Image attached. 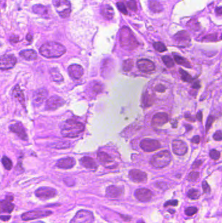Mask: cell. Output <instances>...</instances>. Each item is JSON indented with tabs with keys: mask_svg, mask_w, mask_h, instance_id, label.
Returning <instances> with one entry per match:
<instances>
[{
	"mask_svg": "<svg viewBox=\"0 0 222 223\" xmlns=\"http://www.w3.org/2000/svg\"><path fill=\"white\" fill-rule=\"evenodd\" d=\"M200 192L197 189H191L188 192V197L191 200H197L200 197Z\"/></svg>",
	"mask_w": 222,
	"mask_h": 223,
	"instance_id": "obj_34",
	"label": "cell"
},
{
	"mask_svg": "<svg viewBox=\"0 0 222 223\" xmlns=\"http://www.w3.org/2000/svg\"><path fill=\"white\" fill-rule=\"evenodd\" d=\"M11 219V216H1V219L4 221H7Z\"/></svg>",
	"mask_w": 222,
	"mask_h": 223,
	"instance_id": "obj_56",
	"label": "cell"
},
{
	"mask_svg": "<svg viewBox=\"0 0 222 223\" xmlns=\"http://www.w3.org/2000/svg\"><path fill=\"white\" fill-rule=\"evenodd\" d=\"M191 142L194 144H199L200 142V137L199 136L194 137L192 139H191Z\"/></svg>",
	"mask_w": 222,
	"mask_h": 223,
	"instance_id": "obj_52",
	"label": "cell"
},
{
	"mask_svg": "<svg viewBox=\"0 0 222 223\" xmlns=\"http://www.w3.org/2000/svg\"><path fill=\"white\" fill-rule=\"evenodd\" d=\"M162 59L163 62L165 63L168 68H172L174 67V61L173 59L171 58V57L168 56H164L162 57Z\"/></svg>",
	"mask_w": 222,
	"mask_h": 223,
	"instance_id": "obj_36",
	"label": "cell"
},
{
	"mask_svg": "<svg viewBox=\"0 0 222 223\" xmlns=\"http://www.w3.org/2000/svg\"><path fill=\"white\" fill-rule=\"evenodd\" d=\"M101 13L102 16L107 20H111L113 19L114 15V11L113 8L109 5H105L102 8Z\"/></svg>",
	"mask_w": 222,
	"mask_h": 223,
	"instance_id": "obj_26",
	"label": "cell"
},
{
	"mask_svg": "<svg viewBox=\"0 0 222 223\" xmlns=\"http://www.w3.org/2000/svg\"><path fill=\"white\" fill-rule=\"evenodd\" d=\"M199 173L197 172H191L188 175V179L190 182H196V181L199 178Z\"/></svg>",
	"mask_w": 222,
	"mask_h": 223,
	"instance_id": "obj_41",
	"label": "cell"
},
{
	"mask_svg": "<svg viewBox=\"0 0 222 223\" xmlns=\"http://www.w3.org/2000/svg\"><path fill=\"white\" fill-rule=\"evenodd\" d=\"M117 7L118 9L121 12L122 14H128V11L127 10V8H126L125 5L122 2H118L117 4Z\"/></svg>",
	"mask_w": 222,
	"mask_h": 223,
	"instance_id": "obj_43",
	"label": "cell"
},
{
	"mask_svg": "<svg viewBox=\"0 0 222 223\" xmlns=\"http://www.w3.org/2000/svg\"><path fill=\"white\" fill-rule=\"evenodd\" d=\"M120 43L125 49L132 50L137 45L136 39L132 32L127 27H123L120 32Z\"/></svg>",
	"mask_w": 222,
	"mask_h": 223,
	"instance_id": "obj_3",
	"label": "cell"
},
{
	"mask_svg": "<svg viewBox=\"0 0 222 223\" xmlns=\"http://www.w3.org/2000/svg\"><path fill=\"white\" fill-rule=\"evenodd\" d=\"M13 94L14 97L16 99H17L20 103L23 105V106H24V102H25L24 95H23L22 91L20 89V87L18 86H16L14 87Z\"/></svg>",
	"mask_w": 222,
	"mask_h": 223,
	"instance_id": "obj_30",
	"label": "cell"
},
{
	"mask_svg": "<svg viewBox=\"0 0 222 223\" xmlns=\"http://www.w3.org/2000/svg\"><path fill=\"white\" fill-rule=\"evenodd\" d=\"M65 101L62 98L58 96H52L48 99L46 102V109L48 110H54L64 104Z\"/></svg>",
	"mask_w": 222,
	"mask_h": 223,
	"instance_id": "obj_13",
	"label": "cell"
},
{
	"mask_svg": "<svg viewBox=\"0 0 222 223\" xmlns=\"http://www.w3.org/2000/svg\"><path fill=\"white\" fill-rule=\"evenodd\" d=\"M2 164L4 165V167H5V169H7V170H10L12 167H13V163H12V161L9 159L7 157H3L2 158Z\"/></svg>",
	"mask_w": 222,
	"mask_h": 223,
	"instance_id": "obj_37",
	"label": "cell"
},
{
	"mask_svg": "<svg viewBox=\"0 0 222 223\" xmlns=\"http://www.w3.org/2000/svg\"><path fill=\"white\" fill-rule=\"evenodd\" d=\"M155 89L156 91L159 92V93H164L165 91H166V87H165L164 85L163 84H158V85L155 87Z\"/></svg>",
	"mask_w": 222,
	"mask_h": 223,
	"instance_id": "obj_50",
	"label": "cell"
},
{
	"mask_svg": "<svg viewBox=\"0 0 222 223\" xmlns=\"http://www.w3.org/2000/svg\"><path fill=\"white\" fill-rule=\"evenodd\" d=\"M92 91L96 93H98L102 90V86L100 83L93 82V85L92 86Z\"/></svg>",
	"mask_w": 222,
	"mask_h": 223,
	"instance_id": "obj_45",
	"label": "cell"
},
{
	"mask_svg": "<svg viewBox=\"0 0 222 223\" xmlns=\"http://www.w3.org/2000/svg\"><path fill=\"white\" fill-rule=\"evenodd\" d=\"M210 157H211V159H212L213 160H218L220 157V153L217 150L212 149L211 151V152H210Z\"/></svg>",
	"mask_w": 222,
	"mask_h": 223,
	"instance_id": "obj_42",
	"label": "cell"
},
{
	"mask_svg": "<svg viewBox=\"0 0 222 223\" xmlns=\"http://www.w3.org/2000/svg\"><path fill=\"white\" fill-rule=\"evenodd\" d=\"M206 38H210L208 39L209 41H214V40H216V36H214V35H207V36H206Z\"/></svg>",
	"mask_w": 222,
	"mask_h": 223,
	"instance_id": "obj_58",
	"label": "cell"
},
{
	"mask_svg": "<svg viewBox=\"0 0 222 223\" xmlns=\"http://www.w3.org/2000/svg\"><path fill=\"white\" fill-rule=\"evenodd\" d=\"M154 102V99H153L152 97L149 95V93H145V95L143 97V104L145 106H150L153 104Z\"/></svg>",
	"mask_w": 222,
	"mask_h": 223,
	"instance_id": "obj_35",
	"label": "cell"
},
{
	"mask_svg": "<svg viewBox=\"0 0 222 223\" xmlns=\"http://www.w3.org/2000/svg\"><path fill=\"white\" fill-rule=\"evenodd\" d=\"M174 59H175V61L179 65L184 66V67L186 68H191V65L190 62L187 59L183 58V57L178 55H174Z\"/></svg>",
	"mask_w": 222,
	"mask_h": 223,
	"instance_id": "obj_31",
	"label": "cell"
},
{
	"mask_svg": "<svg viewBox=\"0 0 222 223\" xmlns=\"http://www.w3.org/2000/svg\"><path fill=\"white\" fill-rule=\"evenodd\" d=\"M171 159V155L168 151H163L152 157L151 163L155 168H162L170 164Z\"/></svg>",
	"mask_w": 222,
	"mask_h": 223,
	"instance_id": "obj_4",
	"label": "cell"
},
{
	"mask_svg": "<svg viewBox=\"0 0 222 223\" xmlns=\"http://www.w3.org/2000/svg\"><path fill=\"white\" fill-rule=\"evenodd\" d=\"M94 221V215L88 210L82 209L76 213L72 219L70 223H92Z\"/></svg>",
	"mask_w": 222,
	"mask_h": 223,
	"instance_id": "obj_6",
	"label": "cell"
},
{
	"mask_svg": "<svg viewBox=\"0 0 222 223\" xmlns=\"http://www.w3.org/2000/svg\"><path fill=\"white\" fill-rule=\"evenodd\" d=\"M68 74L74 79L78 80L82 76L83 69L82 66L79 65H72L68 68Z\"/></svg>",
	"mask_w": 222,
	"mask_h": 223,
	"instance_id": "obj_20",
	"label": "cell"
},
{
	"mask_svg": "<svg viewBox=\"0 0 222 223\" xmlns=\"http://www.w3.org/2000/svg\"><path fill=\"white\" fill-rule=\"evenodd\" d=\"M52 4L60 16L67 18L71 12V5L68 0H52Z\"/></svg>",
	"mask_w": 222,
	"mask_h": 223,
	"instance_id": "obj_5",
	"label": "cell"
},
{
	"mask_svg": "<svg viewBox=\"0 0 222 223\" xmlns=\"http://www.w3.org/2000/svg\"><path fill=\"white\" fill-rule=\"evenodd\" d=\"M175 40L180 46H186L190 44L191 38L188 33L186 31H181L176 34L175 37Z\"/></svg>",
	"mask_w": 222,
	"mask_h": 223,
	"instance_id": "obj_14",
	"label": "cell"
},
{
	"mask_svg": "<svg viewBox=\"0 0 222 223\" xmlns=\"http://www.w3.org/2000/svg\"><path fill=\"white\" fill-rule=\"evenodd\" d=\"M149 6L153 13H158L163 11V6L157 0H149Z\"/></svg>",
	"mask_w": 222,
	"mask_h": 223,
	"instance_id": "obj_27",
	"label": "cell"
},
{
	"mask_svg": "<svg viewBox=\"0 0 222 223\" xmlns=\"http://www.w3.org/2000/svg\"><path fill=\"white\" fill-rule=\"evenodd\" d=\"M20 55L26 60H33L37 58V53L33 50H23L20 53Z\"/></svg>",
	"mask_w": 222,
	"mask_h": 223,
	"instance_id": "obj_29",
	"label": "cell"
},
{
	"mask_svg": "<svg viewBox=\"0 0 222 223\" xmlns=\"http://www.w3.org/2000/svg\"><path fill=\"white\" fill-rule=\"evenodd\" d=\"M50 78L52 79V81H53V82H62V81L63 80V77L62 75L60 74L58 69H56V68L51 69L50 70Z\"/></svg>",
	"mask_w": 222,
	"mask_h": 223,
	"instance_id": "obj_28",
	"label": "cell"
},
{
	"mask_svg": "<svg viewBox=\"0 0 222 223\" xmlns=\"http://www.w3.org/2000/svg\"><path fill=\"white\" fill-rule=\"evenodd\" d=\"M16 63V58L13 55H4L1 57V69L8 70L13 68Z\"/></svg>",
	"mask_w": 222,
	"mask_h": 223,
	"instance_id": "obj_11",
	"label": "cell"
},
{
	"mask_svg": "<svg viewBox=\"0 0 222 223\" xmlns=\"http://www.w3.org/2000/svg\"><path fill=\"white\" fill-rule=\"evenodd\" d=\"M127 5H128V7L130 9V10L133 11H136L137 9L136 2V1H134V0H130V1H129L128 2Z\"/></svg>",
	"mask_w": 222,
	"mask_h": 223,
	"instance_id": "obj_44",
	"label": "cell"
},
{
	"mask_svg": "<svg viewBox=\"0 0 222 223\" xmlns=\"http://www.w3.org/2000/svg\"><path fill=\"white\" fill-rule=\"evenodd\" d=\"M33 11L35 13L40 14L41 16H44L45 15H48V10L46 7L41 5H36L33 7Z\"/></svg>",
	"mask_w": 222,
	"mask_h": 223,
	"instance_id": "obj_32",
	"label": "cell"
},
{
	"mask_svg": "<svg viewBox=\"0 0 222 223\" xmlns=\"http://www.w3.org/2000/svg\"><path fill=\"white\" fill-rule=\"evenodd\" d=\"M48 92L46 89H41L36 91L33 94V102L36 106H39L46 99Z\"/></svg>",
	"mask_w": 222,
	"mask_h": 223,
	"instance_id": "obj_19",
	"label": "cell"
},
{
	"mask_svg": "<svg viewBox=\"0 0 222 223\" xmlns=\"http://www.w3.org/2000/svg\"><path fill=\"white\" fill-rule=\"evenodd\" d=\"M137 223H145V222H144L142 221H139V222H137Z\"/></svg>",
	"mask_w": 222,
	"mask_h": 223,
	"instance_id": "obj_60",
	"label": "cell"
},
{
	"mask_svg": "<svg viewBox=\"0 0 222 223\" xmlns=\"http://www.w3.org/2000/svg\"><path fill=\"white\" fill-rule=\"evenodd\" d=\"M98 160L104 164H112L113 160L106 153L100 152L97 154Z\"/></svg>",
	"mask_w": 222,
	"mask_h": 223,
	"instance_id": "obj_25",
	"label": "cell"
},
{
	"mask_svg": "<svg viewBox=\"0 0 222 223\" xmlns=\"http://www.w3.org/2000/svg\"><path fill=\"white\" fill-rule=\"evenodd\" d=\"M168 121V115L166 113H157L153 116L152 119V125L154 127H159L164 125Z\"/></svg>",
	"mask_w": 222,
	"mask_h": 223,
	"instance_id": "obj_18",
	"label": "cell"
},
{
	"mask_svg": "<svg viewBox=\"0 0 222 223\" xmlns=\"http://www.w3.org/2000/svg\"><path fill=\"white\" fill-rule=\"evenodd\" d=\"M201 164H202V161L200 160H198L195 162L193 164L192 168H194V169H197V168H199L201 167Z\"/></svg>",
	"mask_w": 222,
	"mask_h": 223,
	"instance_id": "obj_51",
	"label": "cell"
},
{
	"mask_svg": "<svg viewBox=\"0 0 222 223\" xmlns=\"http://www.w3.org/2000/svg\"><path fill=\"white\" fill-rule=\"evenodd\" d=\"M9 129L11 131L16 134L21 139L26 140L28 138L24 128L20 123H14L13 125H11L9 127Z\"/></svg>",
	"mask_w": 222,
	"mask_h": 223,
	"instance_id": "obj_22",
	"label": "cell"
},
{
	"mask_svg": "<svg viewBox=\"0 0 222 223\" xmlns=\"http://www.w3.org/2000/svg\"><path fill=\"white\" fill-rule=\"evenodd\" d=\"M202 187H203L204 192H205V193H209V192H211V187H210L208 183L205 182V181H204V182H203Z\"/></svg>",
	"mask_w": 222,
	"mask_h": 223,
	"instance_id": "obj_47",
	"label": "cell"
},
{
	"mask_svg": "<svg viewBox=\"0 0 222 223\" xmlns=\"http://www.w3.org/2000/svg\"><path fill=\"white\" fill-rule=\"evenodd\" d=\"M76 164V161L73 157H67L60 159L57 162V166L63 169H70Z\"/></svg>",
	"mask_w": 222,
	"mask_h": 223,
	"instance_id": "obj_23",
	"label": "cell"
},
{
	"mask_svg": "<svg viewBox=\"0 0 222 223\" xmlns=\"http://www.w3.org/2000/svg\"><path fill=\"white\" fill-rule=\"evenodd\" d=\"M137 65L139 70L145 73H151L155 69L154 63L147 59H139L137 62Z\"/></svg>",
	"mask_w": 222,
	"mask_h": 223,
	"instance_id": "obj_10",
	"label": "cell"
},
{
	"mask_svg": "<svg viewBox=\"0 0 222 223\" xmlns=\"http://www.w3.org/2000/svg\"><path fill=\"white\" fill-rule=\"evenodd\" d=\"M173 151L176 155L182 156L185 155L188 152V146L184 142L179 140H176L173 142Z\"/></svg>",
	"mask_w": 222,
	"mask_h": 223,
	"instance_id": "obj_15",
	"label": "cell"
},
{
	"mask_svg": "<svg viewBox=\"0 0 222 223\" xmlns=\"http://www.w3.org/2000/svg\"><path fill=\"white\" fill-rule=\"evenodd\" d=\"M80 162L84 167L89 169H95L97 167L94 159L89 157H84L81 159Z\"/></svg>",
	"mask_w": 222,
	"mask_h": 223,
	"instance_id": "obj_24",
	"label": "cell"
},
{
	"mask_svg": "<svg viewBox=\"0 0 222 223\" xmlns=\"http://www.w3.org/2000/svg\"><path fill=\"white\" fill-rule=\"evenodd\" d=\"M160 146V143L156 140L146 139L142 140L140 143V147L146 152H152L158 150Z\"/></svg>",
	"mask_w": 222,
	"mask_h": 223,
	"instance_id": "obj_9",
	"label": "cell"
},
{
	"mask_svg": "<svg viewBox=\"0 0 222 223\" xmlns=\"http://www.w3.org/2000/svg\"><path fill=\"white\" fill-rule=\"evenodd\" d=\"M194 89H199L200 87V84H199V82H198V81H197L196 82H195L194 84V85L192 86Z\"/></svg>",
	"mask_w": 222,
	"mask_h": 223,
	"instance_id": "obj_57",
	"label": "cell"
},
{
	"mask_svg": "<svg viewBox=\"0 0 222 223\" xmlns=\"http://www.w3.org/2000/svg\"><path fill=\"white\" fill-rule=\"evenodd\" d=\"M57 195L56 190L49 187H43L35 191V196L41 200H46L54 198Z\"/></svg>",
	"mask_w": 222,
	"mask_h": 223,
	"instance_id": "obj_8",
	"label": "cell"
},
{
	"mask_svg": "<svg viewBox=\"0 0 222 223\" xmlns=\"http://www.w3.org/2000/svg\"><path fill=\"white\" fill-rule=\"evenodd\" d=\"M129 177L134 182L145 183L147 180V175L139 170H132L129 172Z\"/></svg>",
	"mask_w": 222,
	"mask_h": 223,
	"instance_id": "obj_16",
	"label": "cell"
},
{
	"mask_svg": "<svg viewBox=\"0 0 222 223\" xmlns=\"http://www.w3.org/2000/svg\"><path fill=\"white\" fill-rule=\"evenodd\" d=\"M179 73L181 75V79L182 80V81H184V82L190 83L193 81V78L191 77V75L188 73L186 71L183 70L182 69H179Z\"/></svg>",
	"mask_w": 222,
	"mask_h": 223,
	"instance_id": "obj_33",
	"label": "cell"
},
{
	"mask_svg": "<svg viewBox=\"0 0 222 223\" xmlns=\"http://www.w3.org/2000/svg\"><path fill=\"white\" fill-rule=\"evenodd\" d=\"M197 212V208L195 207H188L185 209L186 215L188 216H193Z\"/></svg>",
	"mask_w": 222,
	"mask_h": 223,
	"instance_id": "obj_40",
	"label": "cell"
},
{
	"mask_svg": "<svg viewBox=\"0 0 222 223\" xmlns=\"http://www.w3.org/2000/svg\"><path fill=\"white\" fill-rule=\"evenodd\" d=\"M52 212L50 211H41V210H34L31 212L23 213L21 217L24 221H31V220H35L39 218H43L48 217L52 215Z\"/></svg>",
	"mask_w": 222,
	"mask_h": 223,
	"instance_id": "obj_7",
	"label": "cell"
},
{
	"mask_svg": "<svg viewBox=\"0 0 222 223\" xmlns=\"http://www.w3.org/2000/svg\"><path fill=\"white\" fill-rule=\"evenodd\" d=\"M179 204L178 200H169L166 202V203L164 204L165 207H167L169 206H176Z\"/></svg>",
	"mask_w": 222,
	"mask_h": 223,
	"instance_id": "obj_49",
	"label": "cell"
},
{
	"mask_svg": "<svg viewBox=\"0 0 222 223\" xmlns=\"http://www.w3.org/2000/svg\"><path fill=\"white\" fill-rule=\"evenodd\" d=\"M14 198L13 197H8L4 200L1 202V212H5L11 213L13 212L14 205L12 203Z\"/></svg>",
	"mask_w": 222,
	"mask_h": 223,
	"instance_id": "obj_21",
	"label": "cell"
},
{
	"mask_svg": "<svg viewBox=\"0 0 222 223\" xmlns=\"http://www.w3.org/2000/svg\"><path fill=\"white\" fill-rule=\"evenodd\" d=\"M214 122V117H213V116H210L208 117L207 122H206V132L208 131V130L210 129V128H211V127Z\"/></svg>",
	"mask_w": 222,
	"mask_h": 223,
	"instance_id": "obj_46",
	"label": "cell"
},
{
	"mask_svg": "<svg viewBox=\"0 0 222 223\" xmlns=\"http://www.w3.org/2000/svg\"><path fill=\"white\" fill-rule=\"evenodd\" d=\"M153 46H154L155 50L159 52H164L167 50L166 46L163 43H160V42L154 43V44H153Z\"/></svg>",
	"mask_w": 222,
	"mask_h": 223,
	"instance_id": "obj_38",
	"label": "cell"
},
{
	"mask_svg": "<svg viewBox=\"0 0 222 223\" xmlns=\"http://www.w3.org/2000/svg\"><path fill=\"white\" fill-rule=\"evenodd\" d=\"M124 194L123 188L111 185L107 187L106 190V195L111 199H117L121 198Z\"/></svg>",
	"mask_w": 222,
	"mask_h": 223,
	"instance_id": "obj_12",
	"label": "cell"
},
{
	"mask_svg": "<svg viewBox=\"0 0 222 223\" xmlns=\"http://www.w3.org/2000/svg\"><path fill=\"white\" fill-rule=\"evenodd\" d=\"M135 196L140 202H148L152 197V192L147 189H138L135 191Z\"/></svg>",
	"mask_w": 222,
	"mask_h": 223,
	"instance_id": "obj_17",
	"label": "cell"
},
{
	"mask_svg": "<svg viewBox=\"0 0 222 223\" xmlns=\"http://www.w3.org/2000/svg\"><path fill=\"white\" fill-rule=\"evenodd\" d=\"M196 118L199 119V121L200 122H202V119H203V114H202V112H199L197 114V117Z\"/></svg>",
	"mask_w": 222,
	"mask_h": 223,
	"instance_id": "obj_54",
	"label": "cell"
},
{
	"mask_svg": "<svg viewBox=\"0 0 222 223\" xmlns=\"http://www.w3.org/2000/svg\"><path fill=\"white\" fill-rule=\"evenodd\" d=\"M85 126L74 119L67 120L63 125L61 134L65 137L75 138L83 132Z\"/></svg>",
	"mask_w": 222,
	"mask_h": 223,
	"instance_id": "obj_2",
	"label": "cell"
},
{
	"mask_svg": "<svg viewBox=\"0 0 222 223\" xmlns=\"http://www.w3.org/2000/svg\"><path fill=\"white\" fill-rule=\"evenodd\" d=\"M39 52L42 56L47 58H59L66 52L65 47L56 42H48L42 45Z\"/></svg>",
	"mask_w": 222,
	"mask_h": 223,
	"instance_id": "obj_1",
	"label": "cell"
},
{
	"mask_svg": "<svg viewBox=\"0 0 222 223\" xmlns=\"http://www.w3.org/2000/svg\"><path fill=\"white\" fill-rule=\"evenodd\" d=\"M213 138L216 141H221L222 140V132L221 131H218L214 133Z\"/></svg>",
	"mask_w": 222,
	"mask_h": 223,
	"instance_id": "obj_48",
	"label": "cell"
},
{
	"mask_svg": "<svg viewBox=\"0 0 222 223\" xmlns=\"http://www.w3.org/2000/svg\"><path fill=\"white\" fill-rule=\"evenodd\" d=\"M120 216L121 217L122 219H123L125 221H127H127H131V219H132V218L130 217H129V216L123 215H120Z\"/></svg>",
	"mask_w": 222,
	"mask_h": 223,
	"instance_id": "obj_53",
	"label": "cell"
},
{
	"mask_svg": "<svg viewBox=\"0 0 222 223\" xmlns=\"http://www.w3.org/2000/svg\"><path fill=\"white\" fill-rule=\"evenodd\" d=\"M216 13L218 15H222V7H217L216 9Z\"/></svg>",
	"mask_w": 222,
	"mask_h": 223,
	"instance_id": "obj_55",
	"label": "cell"
},
{
	"mask_svg": "<svg viewBox=\"0 0 222 223\" xmlns=\"http://www.w3.org/2000/svg\"><path fill=\"white\" fill-rule=\"evenodd\" d=\"M33 223H44V222H41V221H37V222H33Z\"/></svg>",
	"mask_w": 222,
	"mask_h": 223,
	"instance_id": "obj_59",
	"label": "cell"
},
{
	"mask_svg": "<svg viewBox=\"0 0 222 223\" xmlns=\"http://www.w3.org/2000/svg\"><path fill=\"white\" fill-rule=\"evenodd\" d=\"M133 65H134V63L132 61V60H131V59L126 60V61H125L123 63V70L125 72L130 71L132 69V68L133 67Z\"/></svg>",
	"mask_w": 222,
	"mask_h": 223,
	"instance_id": "obj_39",
	"label": "cell"
}]
</instances>
